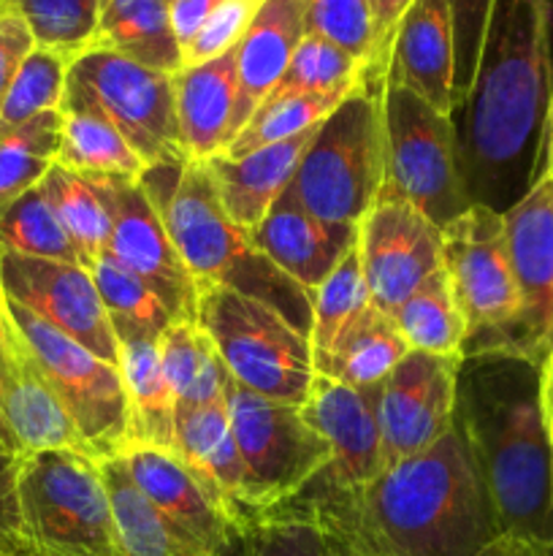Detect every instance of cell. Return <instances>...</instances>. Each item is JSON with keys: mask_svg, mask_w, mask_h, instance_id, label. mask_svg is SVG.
<instances>
[{"mask_svg": "<svg viewBox=\"0 0 553 556\" xmlns=\"http://www.w3.org/2000/svg\"><path fill=\"white\" fill-rule=\"evenodd\" d=\"M553 0H493L470 96L450 114L470 204L504 212L540 179L553 98Z\"/></svg>", "mask_w": 553, "mask_h": 556, "instance_id": "1", "label": "cell"}, {"mask_svg": "<svg viewBox=\"0 0 553 556\" xmlns=\"http://www.w3.org/2000/svg\"><path fill=\"white\" fill-rule=\"evenodd\" d=\"M271 514L312 521L331 552L350 556H480L502 538L480 472L455 427L358 492Z\"/></svg>", "mask_w": 553, "mask_h": 556, "instance_id": "2", "label": "cell"}, {"mask_svg": "<svg viewBox=\"0 0 553 556\" xmlns=\"http://www.w3.org/2000/svg\"><path fill=\"white\" fill-rule=\"evenodd\" d=\"M453 427L464 438L502 538L553 548V443L542 364L515 353L461 356Z\"/></svg>", "mask_w": 553, "mask_h": 556, "instance_id": "3", "label": "cell"}, {"mask_svg": "<svg viewBox=\"0 0 553 556\" xmlns=\"http://www.w3.org/2000/svg\"><path fill=\"white\" fill-rule=\"evenodd\" d=\"M141 185L160 212L179 258L201 288H228L263 302L309 334L312 296L282 275L253 244L249 231L239 228L215 193L201 163L150 166Z\"/></svg>", "mask_w": 553, "mask_h": 556, "instance_id": "4", "label": "cell"}, {"mask_svg": "<svg viewBox=\"0 0 553 556\" xmlns=\"http://www.w3.org/2000/svg\"><path fill=\"white\" fill-rule=\"evenodd\" d=\"M385 81L363 79L314 130L291 193L325 223L361 226L385 185Z\"/></svg>", "mask_w": 553, "mask_h": 556, "instance_id": "5", "label": "cell"}, {"mask_svg": "<svg viewBox=\"0 0 553 556\" xmlns=\"http://www.w3.org/2000/svg\"><path fill=\"white\" fill-rule=\"evenodd\" d=\"M16 497L27 556H123L95 456L16 454Z\"/></svg>", "mask_w": 553, "mask_h": 556, "instance_id": "6", "label": "cell"}, {"mask_svg": "<svg viewBox=\"0 0 553 556\" xmlns=\"http://www.w3.org/2000/svg\"><path fill=\"white\" fill-rule=\"evenodd\" d=\"M195 324L239 386L285 405L307 402L318 378L309 334L274 307L228 288H201Z\"/></svg>", "mask_w": 553, "mask_h": 556, "instance_id": "7", "label": "cell"}, {"mask_svg": "<svg viewBox=\"0 0 553 556\" xmlns=\"http://www.w3.org/2000/svg\"><path fill=\"white\" fill-rule=\"evenodd\" d=\"M60 112L106 119L150 166H184L173 74L150 68L108 49H87L70 63Z\"/></svg>", "mask_w": 553, "mask_h": 556, "instance_id": "8", "label": "cell"}, {"mask_svg": "<svg viewBox=\"0 0 553 556\" xmlns=\"http://www.w3.org/2000/svg\"><path fill=\"white\" fill-rule=\"evenodd\" d=\"M226 407L244 465V514L253 525L296 500L331 465V445L304 421L301 407L255 394L233 378Z\"/></svg>", "mask_w": 553, "mask_h": 556, "instance_id": "9", "label": "cell"}, {"mask_svg": "<svg viewBox=\"0 0 553 556\" xmlns=\"http://www.w3.org/2000/svg\"><path fill=\"white\" fill-rule=\"evenodd\" d=\"M383 119V193L412 204L437 228L470 210L450 114L434 109L404 85L385 79Z\"/></svg>", "mask_w": 553, "mask_h": 556, "instance_id": "10", "label": "cell"}, {"mask_svg": "<svg viewBox=\"0 0 553 556\" xmlns=\"http://www.w3.org/2000/svg\"><path fill=\"white\" fill-rule=\"evenodd\" d=\"M3 307L74 418L92 456L101 462L123 454L128 448V400L119 369L60 334L9 296H3Z\"/></svg>", "mask_w": 553, "mask_h": 556, "instance_id": "11", "label": "cell"}, {"mask_svg": "<svg viewBox=\"0 0 553 556\" xmlns=\"http://www.w3.org/2000/svg\"><path fill=\"white\" fill-rule=\"evenodd\" d=\"M510 266L518 288V315L499 334L464 348L470 353H515L542 364L553 351V174L504 212Z\"/></svg>", "mask_w": 553, "mask_h": 556, "instance_id": "12", "label": "cell"}, {"mask_svg": "<svg viewBox=\"0 0 553 556\" xmlns=\"http://www.w3.org/2000/svg\"><path fill=\"white\" fill-rule=\"evenodd\" d=\"M442 233V269L466 320V345L507 329L518 315V288L510 266L504 217L472 204Z\"/></svg>", "mask_w": 553, "mask_h": 556, "instance_id": "13", "label": "cell"}, {"mask_svg": "<svg viewBox=\"0 0 553 556\" xmlns=\"http://www.w3.org/2000/svg\"><path fill=\"white\" fill-rule=\"evenodd\" d=\"M374 394L377 389L358 391L323 375L314 378L301 416L314 432L329 440L331 465L287 505L320 503L358 492L385 470Z\"/></svg>", "mask_w": 553, "mask_h": 556, "instance_id": "14", "label": "cell"}, {"mask_svg": "<svg viewBox=\"0 0 553 556\" xmlns=\"http://www.w3.org/2000/svg\"><path fill=\"white\" fill-rule=\"evenodd\" d=\"M0 291L103 362L119 364L117 334L87 266L0 253Z\"/></svg>", "mask_w": 553, "mask_h": 556, "instance_id": "15", "label": "cell"}, {"mask_svg": "<svg viewBox=\"0 0 553 556\" xmlns=\"http://www.w3.org/2000/svg\"><path fill=\"white\" fill-rule=\"evenodd\" d=\"M459 364L461 356L410 351L377 386L374 413L385 470L432 448L453 429Z\"/></svg>", "mask_w": 553, "mask_h": 556, "instance_id": "16", "label": "cell"}, {"mask_svg": "<svg viewBox=\"0 0 553 556\" xmlns=\"http://www.w3.org/2000/svg\"><path fill=\"white\" fill-rule=\"evenodd\" d=\"M358 258L372 307H396L437 269H442V233L407 201L380 193L358 226Z\"/></svg>", "mask_w": 553, "mask_h": 556, "instance_id": "17", "label": "cell"}, {"mask_svg": "<svg viewBox=\"0 0 553 556\" xmlns=\"http://www.w3.org/2000/svg\"><path fill=\"white\" fill-rule=\"evenodd\" d=\"M112 201V237L106 255L157 293L173 320H195L198 286L179 258L160 212L141 179H106Z\"/></svg>", "mask_w": 553, "mask_h": 556, "instance_id": "18", "label": "cell"}, {"mask_svg": "<svg viewBox=\"0 0 553 556\" xmlns=\"http://www.w3.org/2000/svg\"><path fill=\"white\" fill-rule=\"evenodd\" d=\"M0 418L16 454L74 451L90 454L52 383L38 367L25 337L14 326L0 296Z\"/></svg>", "mask_w": 553, "mask_h": 556, "instance_id": "19", "label": "cell"}, {"mask_svg": "<svg viewBox=\"0 0 553 556\" xmlns=\"http://www.w3.org/2000/svg\"><path fill=\"white\" fill-rule=\"evenodd\" d=\"M119 459L139 492L184 541L211 556H236L242 532L206 497L173 451L130 445L119 454Z\"/></svg>", "mask_w": 553, "mask_h": 556, "instance_id": "20", "label": "cell"}, {"mask_svg": "<svg viewBox=\"0 0 553 556\" xmlns=\"http://www.w3.org/2000/svg\"><path fill=\"white\" fill-rule=\"evenodd\" d=\"M249 239L282 275L312 296L358 244V226L318 220L287 188L258 228L249 231Z\"/></svg>", "mask_w": 553, "mask_h": 556, "instance_id": "21", "label": "cell"}, {"mask_svg": "<svg viewBox=\"0 0 553 556\" xmlns=\"http://www.w3.org/2000/svg\"><path fill=\"white\" fill-rule=\"evenodd\" d=\"M385 79L445 114L455 109V47L448 0H412L388 43Z\"/></svg>", "mask_w": 553, "mask_h": 556, "instance_id": "22", "label": "cell"}, {"mask_svg": "<svg viewBox=\"0 0 553 556\" xmlns=\"http://www.w3.org/2000/svg\"><path fill=\"white\" fill-rule=\"evenodd\" d=\"M173 454L184 462L206 497L244 535L249 527L247 514H244V465L226 402L222 405L177 407Z\"/></svg>", "mask_w": 553, "mask_h": 556, "instance_id": "23", "label": "cell"}, {"mask_svg": "<svg viewBox=\"0 0 553 556\" xmlns=\"http://www.w3.org/2000/svg\"><path fill=\"white\" fill-rule=\"evenodd\" d=\"M314 130L260 147L244 157L215 155L201 166L209 174L215 193L226 215L244 231H255L258 223L269 215L282 193L291 188L304 150L312 141Z\"/></svg>", "mask_w": 553, "mask_h": 556, "instance_id": "24", "label": "cell"}, {"mask_svg": "<svg viewBox=\"0 0 553 556\" xmlns=\"http://www.w3.org/2000/svg\"><path fill=\"white\" fill-rule=\"evenodd\" d=\"M307 33V0H263L236 47V112L231 141L271 96Z\"/></svg>", "mask_w": 553, "mask_h": 556, "instance_id": "25", "label": "cell"}, {"mask_svg": "<svg viewBox=\"0 0 553 556\" xmlns=\"http://www.w3.org/2000/svg\"><path fill=\"white\" fill-rule=\"evenodd\" d=\"M177 123L190 163L222 155L231 144L236 112V49L201 65H184L173 74Z\"/></svg>", "mask_w": 553, "mask_h": 556, "instance_id": "26", "label": "cell"}, {"mask_svg": "<svg viewBox=\"0 0 553 556\" xmlns=\"http://www.w3.org/2000/svg\"><path fill=\"white\" fill-rule=\"evenodd\" d=\"M119 375L128 400V448L152 445L173 451L177 402L163 378L157 340L119 342Z\"/></svg>", "mask_w": 553, "mask_h": 556, "instance_id": "27", "label": "cell"}, {"mask_svg": "<svg viewBox=\"0 0 553 556\" xmlns=\"http://www.w3.org/2000/svg\"><path fill=\"white\" fill-rule=\"evenodd\" d=\"M95 47L166 74L182 71V47L171 30L168 0H101Z\"/></svg>", "mask_w": 553, "mask_h": 556, "instance_id": "28", "label": "cell"}, {"mask_svg": "<svg viewBox=\"0 0 553 556\" xmlns=\"http://www.w3.org/2000/svg\"><path fill=\"white\" fill-rule=\"evenodd\" d=\"M163 378L177 407L222 405L228 375L220 353L195 320H173L157 340Z\"/></svg>", "mask_w": 553, "mask_h": 556, "instance_id": "29", "label": "cell"}, {"mask_svg": "<svg viewBox=\"0 0 553 556\" xmlns=\"http://www.w3.org/2000/svg\"><path fill=\"white\" fill-rule=\"evenodd\" d=\"M103 483L112 500L114 527L123 556H211L204 548L184 541L160 514L150 505V500L139 492L123 459H101Z\"/></svg>", "mask_w": 553, "mask_h": 556, "instance_id": "30", "label": "cell"}, {"mask_svg": "<svg viewBox=\"0 0 553 556\" xmlns=\"http://www.w3.org/2000/svg\"><path fill=\"white\" fill-rule=\"evenodd\" d=\"M41 188L54 215L63 223L65 233L85 258L87 269H92V264L106 253L108 237H112L108 182L106 179H87L54 163Z\"/></svg>", "mask_w": 553, "mask_h": 556, "instance_id": "31", "label": "cell"}, {"mask_svg": "<svg viewBox=\"0 0 553 556\" xmlns=\"http://www.w3.org/2000/svg\"><path fill=\"white\" fill-rule=\"evenodd\" d=\"M410 351L434 356H461L470 329L455 304L445 269L428 275L390 315Z\"/></svg>", "mask_w": 553, "mask_h": 556, "instance_id": "32", "label": "cell"}, {"mask_svg": "<svg viewBox=\"0 0 553 556\" xmlns=\"http://www.w3.org/2000/svg\"><path fill=\"white\" fill-rule=\"evenodd\" d=\"M57 166L87 179H128L136 182L146 163L136 155L125 136L106 119L87 112H63Z\"/></svg>", "mask_w": 553, "mask_h": 556, "instance_id": "33", "label": "cell"}, {"mask_svg": "<svg viewBox=\"0 0 553 556\" xmlns=\"http://www.w3.org/2000/svg\"><path fill=\"white\" fill-rule=\"evenodd\" d=\"M407 353H410V345L399 334L394 318L372 307L366 318L325 358L318 375L350 386V389L369 391L383 386V380L394 372V367Z\"/></svg>", "mask_w": 553, "mask_h": 556, "instance_id": "34", "label": "cell"}, {"mask_svg": "<svg viewBox=\"0 0 553 556\" xmlns=\"http://www.w3.org/2000/svg\"><path fill=\"white\" fill-rule=\"evenodd\" d=\"M372 309L366 280H363L358 244L342 258V264L325 277L323 286L312 291V324H309V345H312L314 372L325 358L339 348V342L366 318Z\"/></svg>", "mask_w": 553, "mask_h": 556, "instance_id": "35", "label": "cell"}, {"mask_svg": "<svg viewBox=\"0 0 553 556\" xmlns=\"http://www.w3.org/2000/svg\"><path fill=\"white\" fill-rule=\"evenodd\" d=\"M90 271L117 342L160 340L163 331L173 324V315L157 293L119 266L112 255L103 253Z\"/></svg>", "mask_w": 553, "mask_h": 556, "instance_id": "36", "label": "cell"}, {"mask_svg": "<svg viewBox=\"0 0 553 556\" xmlns=\"http://www.w3.org/2000/svg\"><path fill=\"white\" fill-rule=\"evenodd\" d=\"M63 112H47L25 125L0 130V215L47 179L57 161Z\"/></svg>", "mask_w": 553, "mask_h": 556, "instance_id": "37", "label": "cell"}, {"mask_svg": "<svg viewBox=\"0 0 553 556\" xmlns=\"http://www.w3.org/2000/svg\"><path fill=\"white\" fill-rule=\"evenodd\" d=\"M0 253L87 266L54 215L43 188H33L0 215Z\"/></svg>", "mask_w": 553, "mask_h": 556, "instance_id": "38", "label": "cell"}, {"mask_svg": "<svg viewBox=\"0 0 553 556\" xmlns=\"http://www.w3.org/2000/svg\"><path fill=\"white\" fill-rule=\"evenodd\" d=\"M356 90V87H352ZM352 90L323 92V96H271L255 109L242 130L226 147V157H244L260 147L293 139V136L312 130L350 96Z\"/></svg>", "mask_w": 553, "mask_h": 556, "instance_id": "39", "label": "cell"}, {"mask_svg": "<svg viewBox=\"0 0 553 556\" xmlns=\"http://www.w3.org/2000/svg\"><path fill=\"white\" fill-rule=\"evenodd\" d=\"M30 30L33 43L76 60L95 47L101 0H5Z\"/></svg>", "mask_w": 553, "mask_h": 556, "instance_id": "40", "label": "cell"}, {"mask_svg": "<svg viewBox=\"0 0 553 556\" xmlns=\"http://www.w3.org/2000/svg\"><path fill=\"white\" fill-rule=\"evenodd\" d=\"M366 63L336 43L314 33H304L271 96H323V92L352 90L366 79Z\"/></svg>", "mask_w": 553, "mask_h": 556, "instance_id": "41", "label": "cell"}, {"mask_svg": "<svg viewBox=\"0 0 553 556\" xmlns=\"http://www.w3.org/2000/svg\"><path fill=\"white\" fill-rule=\"evenodd\" d=\"M74 60L49 49L33 47L16 68L0 106V130L25 125L38 114L57 112L65 96V79Z\"/></svg>", "mask_w": 553, "mask_h": 556, "instance_id": "42", "label": "cell"}, {"mask_svg": "<svg viewBox=\"0 0 553 556\" xmlns=\"http://www.w3.org/2000/svg\"><path fill=\"white\" fill-rule=\"evenodd\" d=\"M307 33L323 36L369 65L372 79L385 81L377 63L374 20L369 0H307Z\"/></svg>", "mask_w": 553, "mask_h": 556, "instance_id": "43", "label": "cell"}, {"mask_svg": "<svg viewBox=\"0 0 553 556\" xmlns=\"http://www.w3.org/2000/svg\"><path fill=\"white\" fill-rule=\"evenodd\" d=\"M323 532L291 514L260 516L244 532L236 556H329Z\"/></svg>", "mask_w": 553, "mask_h": 556, "instance_id": "44", "label": "cell"}, {"mask_svg": "<svg viewBox=\"0 0 553 556\" xmlns=\"http://www.w3.org/2000/svg\"><path fill=\"white\" fill-rule=\"evenodd\" d=\"M260 5L263 0H222L195 33L193 41L182 49V68L209 63V60L233 52L253 25Z\"/></svg>", "mask_w": 553, "mask_h": 556, "instance_id": "45", "label": "cell"}, {"mask_svg": "<svg viewBox=\"0 0 553 556\" xmlns=\"http://www.w3.org/2000/svg\"><path fill=\"white\" fill-rule=\"evenodd\" d=\"M450 22H453L455 47V109L470 96L475 79L477 60L486 41L488 20H491L493 0H448ZM453 109V112H455Z\"/></svg>", "mask_w": 553, "mask_h": 556, "instance_id": "46", "label": "cell"}, {"mask_svg": "<svg viewBox=\"0 0 553 556\" xmlns=\"http://www.w3.org/2000/svg\"><path fill=\"white\" fill-rule=\"evenodd\" d=\"M0 556H27L16 497V454L0 448Z\"/></svg>", "mask_w": 553, "mask_h": 556, "instance_id": "47", "label": "cell"}, {"mask_svg": "<svg viewBox=\"0 0 553 556\" xmlns=\"http://www.w3.org/2000/svg\"><path fill=\"white\" fill-rule=\"evenodd\" d=\"M33 47L36 43H33V36L22 16L5 0H0V106H3V98L9 92L16 68Z\"/></svg>", "mask_w": 553, "mask_h": 556, "instance_id": "48", "label": "cell"}, {"mask_svg": "<svg viewBox=\"0 0 553 556\" xmlns=\"http://www.w3.org/2000/svg\"><path fill=\"white\" fill-rule=\"evenodd\" d=\"M222 0H168V20H171V30L177 36L179 47H188L193 41L195 33L201 30L211 11L220 5Z\"/></svg>", "mask_w": 553, "mask_h": 556, "instance_id": "49", "label": "cell"}, {"mask_svg": "<svg viewBox=\"0 0 553 556\" xmlns=\"http://www.w3.org/2000/svg\"><path fill=\"white\" fill-rule=\"evenodd\" d=\"M410 3L412 0H369L374 20V41H377V63L383 71L385 63H388V43L390 36H394L396 22L401 20Z\"/></svg>", "mask_w": 553, "mask_h": 556, "instance_id": "50", "label": "cell"}, {"mask_svg": "<svg viewBox=\"0 0 553 556\" xmlns=\"http://www.w3.org/2000/svg\"><path fill=\"white\" fill-rule=\"evenodd\" d=\"M542 410H545V424L553 443V351L542 362Z\"/></svg>", "mask_w": 553, "mask_h": 556, "instance_id": "51", "label": "cell"}, {"mask_svg": "<svg viewBox=\"0 0 553 556\" xmlns=\"http://www.w3.org/2000/svg\"><path fill=\"white\" fill-rule=\"evenodd\" d=\"M480 556H540V554H537L535 548L524 546V543H518V541H510V538H499V541L491 543V546H488Z\"/></svg>", "mask_w": 553, "mask_h": 556, "instance_id": "52", "label": "cell"}, {"mask_svg": "<svg viewBox=\"0 0 553 556\" xmlns=\"http://www.w3.org/2000/svg\"><path fill=\"white\" fill-rule=\"evenodd\" d=\"M545 174H553V98H551V109H548V125H545V150H542V166H540V177Z\"/></svg>", "mask_w": 553, "mask_h": 556, "instance_id": "53", "label": "cell"}, {"mask_svg": "<svg viewBox=\"0 0 553 556\" xmlns=\"http://www.w3.org/2000/svg\"><path fill=\"white\" fill-rule=\"evenodd\" d=\"M0 448H5V451H11V454H16V451H14V445H11V438H9V432H5V424H3V418H0Z\"/></svg>", "mask_w": 553, "mask_h": 556, "instance_id": "54", "label": "cell"}, {"mask_svg": "<svg viewBox=\"0 0 553 556\" xmlns=\"http://www.w3.org/2000/svg\"><path fill=\"white\" fill-rule=\"evenodd\" d=\"M329 556H350V554H334V552H331Z\"/></svg>", "mask_w": 553, "mask_h": 556, "instance_id": "55", "label": "cell"}, {"mask_svg": "<svg viewBox=\"0 0 553 556\" xmlns=\"http://www.w3.org/2000/svg\"><path fill=\"white\" fill-rule=\"evenodd\" d=\"M0 296H3V291H0Z\"/></svg>", "mask_w": 553, "mask_h": 556, "instance_id": "56", "label": "cell"}]
</instances>
